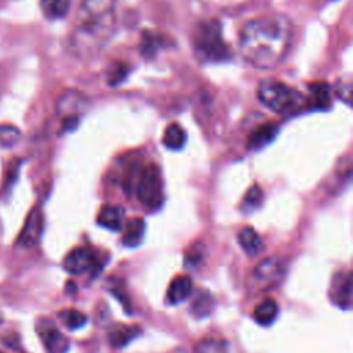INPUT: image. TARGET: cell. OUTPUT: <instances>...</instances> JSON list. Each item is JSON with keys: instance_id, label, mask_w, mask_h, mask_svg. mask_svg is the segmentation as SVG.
Returning <instances> with one entry per match:
<instances>
[{"instance_id": "2", "label": "cell", "mask_w": 353, "mask_h": 353, "mask_svg": "<svg viewBox=\"0 0 353 353\" xmlns=\"http://www.w3.org/2000/svg\"><path fill=\"white\" fill-rule=\"evenodd\" d=\"M117 0H83L76 26L70 34V48L79 57H91L101 51L116 30Z\"/></svg>"}, {"instance_id": "4", "label": "cell", "mask_w": 353, "mask_h": 353, "mask_svg": "<svg viewBox=\"0 0 353 353\" xmlns=\"http://www.w3.org/2000/svg\"><path fill=\"white\" fill-rule=\"evenodd\" d=\"M258 99L280 114L298 112L306 105V98L299 91L279 80H263L258 87Z\"/></svg>"}, {"instance_id": "21", "label": "cell", "mask_w": 353, "mask_h": 353, "mask_svg": "<svg viewBox=\"0 0 353 353\" xmlns=\"http://www.w3.org/2000/svg\"><path fill=\"white\" fill-rule=\"evenodd\" d=\"M139 332L141 330L138 327L121 325L109 334V342L114 347H123L127 343H130Z\"/></svg>"}, {"instance_id": "30", "label": "cell", "mask_w": 353, "mask_h": 353, "mask_svg": "<svg viewBox=\"0 0 353 353\" xmlns=\"http://www.w3.org/2000/svg\"><path fill=\"white\" fill-rule=\"evenodd\" d=\"M3 321H4V316H3V312L0 310V325L3 324Z\"/></svg>"}, {"instance_id": "31", "label": "cell", "mask_w": 353, "mask_h": 353, "mask_svg": "<svg viewBox=\"0 0 353 353\" xmlns=\"http://www.w3.org/2000/svg\"><path fill=\"white\" fill-rule=\"evenodd\" d=\"M0 353H1V352H0Z\"/></svg>"}, {"instance_id": "24", "label": "cell", "mask_w": 353, "mask_h": 353, "mask_svg": "<svg viewBox=\"0 0 353 353\" xmlns=\"http://www.w3.org/2000/svg\"><path fill=\"white\" fill-rule=\"evenodd\" d=\"M165 40L160 37L159 34H152V33H145L142 36V43H141V52L145 57H152L154 55L161 47H164Z\"/></svg>"}, {"instance_id": "5", "label": "cell", "mask_w": 353, "mask_h": 353, "mask_svg": "<svg viewBox=\"0 0 353 353\" xmlns=\"http://www.w3.org/2000/svg\"><path fill=\"white\" fill-rule=\"evenodd\" d=\"M135 193L141 204L148 210H157L163 204V179L156 164H148L141 168L135 182Z\"/></svg>"}, {"instance_id": "22", "label": "cell", "mask_w": 353, "mask_h": 353, "mask_svg": "<svg viewBox=\"0 0 353 353\" xmlns=\"http://www.w3.org/2000/svg\"><path fill=\"white\" fill-rule=\"evenodd\" d=\"M58 317L62 324L69 330L81 328L87 323V316L76 309H63L58 313Z\"/></svg>"}, {"instance_id": "18", "label": "cell", "mask_w": 353, "mask_h": 353, "mask_svg": "<svg viewBox=\"0 0 353 353\" xmlns=\"http://www.w3.org/2000/svg\"><path fill=\"white\" fill-rule=\"evenodd\" d=\"M279 313V305L272 298H268L262 301L255 309H254V319L261 325H269L272 324Z\"/></svg>"}, {"instance_id": "26", "label": "cell", "mask_w": 353, "mask_h": 353, "mask_svg": "<svg viewBox=\"0 0 353 353\" xmlns=\"http://www.w3.org/2000/svg\"><path fill=\"white\" fill-rule=\"evenodd\" d=\"M262 199H263L262 189L258 185H252L247 190V193H245V196L243 199V205L241 207H243V210L245 212H251V211L256 210L261 205Z\"/></svg>"}, {"instance_id": "23", "label": "cell", "mask_w": 353, "mask_h": 353, "mask_svg": "<svg viewBox=\"0 0 353 353\" xmlns=\"http://www.w3.org/2000/svg\"><path fill=\"white\" fill-rule=\"evenodd\" d=\"M196 353H229V345L219 338H204L194 349Z\"/></svg>"}, {"instance_id": "6", "label": "cell", "mask_w": 353, "mask_h": 353, "mask_svg": "<svg viewBox=\"0 0 353 353\" xmlns=\"http://www.w3.org/2000/svg\"><path fill=\"white\" fill-rule=\"evenodd\" d=\"M87 98L77 90L65 91L57 101V114L62 121V128L66 131L74 130L79 124L80 117L87 109Z\"/></svg>"}, {"instance_id": "14", "label": "cell", "mask_w": 353, "mask_h": 353, "mask_svg": "<svg viewBox=\"0 0 353 353\" xmlns=\"http://www.w3.org/2000/svg\"><path fill=\"white\" fill-rule=\"evenodd\" d=\"M277 134V125L273 123H265L258 125L248 137L247 141V146L252 150L261 149L265 145H268L269 142L273 141V138Z\"/></svg>"}, {"instance_id": "3", "label": "cell", "mask_w": 353, "mask_h": 353, "mask_svg": "<svg viewBox=\"0 0 353 353\" xmlns=\"http://www.w3.org/2000/svg\"><path fill=\"white\" fill-rule=\"evenodd\" d=\"M192 41L197 58L203 62H223L230 57L221 22L216 19L199 22L193 29Z\"/></svg>"}, {"instance_id": "1", "label": "cell", "mask_w": 353, "mask_h": 353, "mask_svg": "<svg viewBox=\"0 0 353 353\" xmlns=\"http://www.w3.org/2000/svg\"><path fill=\"white\" fill-rule=\"evenodd\" d=\"M292 23L283 14H266L244 23L239 34V50L247 63L258 69H274L292 40Z\"/></svg>"}, {"instance_id": "7", "label": "cell", "mask_w": 353, "mask_h": 353, "mask_svg": "<svg viewBox=\"0 0 353 353\" xmlns=\"http://www.w3.org/2000/svg\"><path fill=\"white\" fill-rule=\"evenodd\" d=\"M284 276V266L277 258H266L252 270L254 290H268L277 285Z\"/></svg>"}, {"instance_id": "15", "label": "cell", "mask_w": 353, "mask_h": 353, "mask_svg": "<svg viewBox=\"0 0 353 353\" xmlns=\"http://www.w3.org/2000/svg\"><path fill=\"white\" fill-rule=\"evenodd\" d=\"M192 290L193 284L189 276H176L168 287L167 299L170 303H181L188 299V296L192 294Z\"/></svg>"}, {"instance_id": "10", "label": "cell", "mask_w": 353, "mask_h": 353, "mask_svg": "<svg viewBox=\"0 0 353 353\" xmlns=\"http://www.w3.org/2000/svg\"><path fill=\"white\" fill-rule=\"evenodd\" d=\"M331 301L342 309H349L352 303V274L339 272L334 276L330 288Z\"/></svg>"}, {"instance_id": "9", "label": "cell", "mask_w": 353, "mask_h": 353, "mask_svg": "<svg viewBox=\"0 0 353 353\" xmlns=\"http://www.w3.org/2000/svg\"><path fill=\"white\" fill-rule=\"evenodd\" d=\"M97 265V255L87 247L72 250L63 259V268L72 274H81L94 269Z\"/></svg>"}, {"instance_id": "8", "label": "cell", "mask_w": 353, "mask_h": 353, "mask_svg": "<svg viewBox=\"0 0 353 353\" xmlns=\"http://www.w3.org/2000/svg\"><path fill=\"white\" fill-rule=\"evenodd\" d=\"M44 228V216L40 208H33L23 223V228L18 236V244L23 248H33L39 244Z\"/></svg>"}, {"instance_id": "12", "label": "cell", "mask_w": 353, "mask_h": 353, "mask_svg": "<svg viewBox=\"0 0 353 353\" xmlns=\"http://www.w3.org/2000/svg\"><path fill=\"white\" fill-rule=\"evenodd\" d=\"M306 105L312 109L325 110L331 106V88L325 83H313L309 85Z\"/></svg>"}, {"instance_id": "25", "label": "cell", "mask_w": 353, "mask_h": 353, "mask_svg": "<svg viewBox=\"0 0 353 353\" xmlns=\"http://www.w3.org/2000/svg\"><path fill=\"white\" fill-rule=\"evenodd\" d=\"M214 307V299L211 296V294H208L207 291H203L200 294H197V296L193 301L192 305V310L196 313V316H208L211 313Z\"/></svg>"}, {"instance_id": "17", "label": "cell", "mask_w": 353, "mask_h": 353, "mask_svg": "<svg viewBox=\"0 0 353 353\" xmlns=\"http://www.w3.org/2000/svg\"><path fill=\"white\" fill-rule=\"evenodd\" d=\"M237 241L240 244V247L248 254V255H258L262 250H263V243L259 237V234L256 233V230H254L250 226L243 228L239 234H237Z\"/></svg>"}, {"instance_id": "28", "label": "cell", "mask_w": 353, "mask_h": 353, "mask_svg": "<svg viewBox=\"0 0 353 353\" xmlns=\"http://www.w3.org/2000/svg\"><path fill=\"white\" fill-rule=\"evenodd\" d=\"M128 73V68L127 65L119 62V63H113L112 66H109L108 73H106V81L110 85H117L119 83H121V80H124V77Z\"/></svg>"}, {"instance_id": "19", "label": "cell", "mask_w": 353, "mask_h": 353, "mask_svg": "<svg viewBox=\"0 0 353 353\" xmlns=\"http://www.w3.org/2000/svg\"><path fill=\"white\" fill-rule=\"evenodd\" d=\"M186 142V134L178 123H171L165 127L163 134V145L171 150H178L183 148Z\"/></svg>"}, {"instance_id": "27", "label": "cell", "mask_w": 353, "mask_h": 353, "mask_svg": "<svg viewBox=\"0 0 353 353\" xmlns=\"http://www.w3.org/2000/svg\"><path fill=\"white\" fill-rule=\"evenodd\" d=\"M19 139H21V131L17 127L11 124L0 125V146L12 148L19 142Z\"/></svg>"}, {"instance_id": "20", "label": "cell", "mask_w": 353, "mask_h": 353, "mask_svg": "<svg viewBox=\"0 0 353 353\" xmlns=\"http://www.w3.org/2000/svg\"><path fill=\"white\" fill-rule=\"evenodd\" d=\"M40 8L46 18L59 19L68 14L70 0H40Z\"/></svg>"}, {"instance_id": "13", "label": "cell", "mask_w": 353, "mask_h": 353, "mask_svg": "<svg viewBox=\"0 0 353 353\" xmlns=\"http://www.w3.org/2000/svg\"><path fill=\"white\" fill-rule=\"evenodd\" d=\"M123 218H124V210L121 207L114 204H105L101 207L98 212L97 222L109 230L117 232L121 229Z\"/></svg>"}, {"instance_id": "11", "label": "cell", "mask_w": 353, "mask_h": 353, "mask_svg": "<svg viewBox=\"0 0 353 353\" xmlns=\"http://www.w3.org/2000/svg\"><path fill=\"white\" fill-rule=\"evenodd\" d=\"M39 334L48 353H66L69 349L68 338L52 324L46 327H39Z\"/></svg>"}, {"instance_id": "29", "label": "cell", "mask_w": 353, "mask_h": 353, "mask_svg": "<svg viewBox=\"0 0 353 353\" xmlns=\"http://www.w3.org/2000/svg\"><path fill=\"white\" fill-rule=\"evenodd\" d=\"M203 247L201 244H197L196 247H190L186 252V265H199L203 259Z\"/></svg>"}, {"instance_id": "16", "label": "cell", "mask_w": 353, "mask_h": 353, "mask_svg": "<svg viewBox=\"0 0 353 353\" xmlns=\"http://www.w3.org/2000/svg\"><path fill=\"white\" fill-rule=\"evenodd\" d=\"M145 233V221L139 216L127 221L123 232V244L125 247H137L141 244Z\"/></svg>"}]
</instances>
